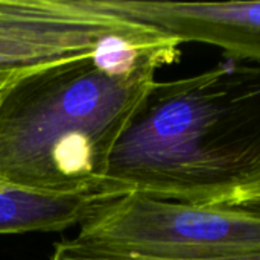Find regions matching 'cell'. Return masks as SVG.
<instances>
[{"instance_id": "5b68a950", "label": "cell", "mask_w": 260, "mask_h": 260, "mask_svg": "<svg viewBox=\"0 0 260 260\" xmlns=\"http://www.w3.org/2000/svg\"><path fill=\"white\" fill-rule=\"evenodd\" d=\"M102 12L154 27L183 43L222 49L229 59L260 64V2L91 0Z\"/></svg>"}, {"instance_id": "7a4b0ae2", "label": "cell", "mask_w": 260, "mask_h": 260, "mask_svg": "<svg viewBox=\"0 0 260 260\" xmlns=\"http://www.w3.org/2000/svg\"><path fill=\"white\" fill-rule=\"evenodd\" d=\"M158 69L134 30L17 75L0 94V181L55 195L105 192L114 145Z\"/></svg>"}, {"instance_id": "3957f363", "label": "cell", "mask_w": 260, "mask_h": 260, "mask_svg": "<svg viewBox=\"0 0 260 260\" xmlns=\"http://www.w3.org/2000/svg\"><path fill=\"white\" fill-rule=\"evenodd\" d=\"M73 239L152 259L235 257L260 251V213L126 193L93 207Z\"/></svg>"}, {"instance_id": "8992f818", "label": "cell", "mask_w": 260, "mask_h": 260, "mask_svg": "<svg viewBox=\"0 0 260 260\" xmlns=\"http://www.w3.org/2000/svg\"><path fill=\"white\" fill-rule=\"evenodd\" d=\"M117 198L105 192L55 195L0 181V235L62 232L79 225L98 204Z\"/></svg>"}, {"instance_id": "52a82bcc", "label": "cell", "mask_w": 260, "mask_h": 260, "mask_svg": "<svg viewBox=\"0 0 260 260\" xmlns=\"http://www.w3.org/2000/svg\"><path fill=\"white\" fill-rule=\"evenodd\" d=\"M50 260H163L145 257L139 254L131 253H122V251H113L101 247L87 245L82 242H78L76 239H69L58 242L53 248V254ZM213 260H260V251L235 256V257H222V259Z\"/></svg>"}, {"instance_id": "ba28073f", "label": "cell", "mask_w": 260, "mask_h": 260, "mask_svg": "<svg viewBox=\"0 0 260 260\" xmlns=\"http://www.w3.org/2000/svg\"><path fill=\"white\" fill-rule=\"evenodd\" d=\"M239 209H244V210H248V212H254V213H260V192L257 195H254L253 198H250L248 201L236 206Z\"/></svg>"}, {"instance_id": "6da1fadb", "label": "cell", "mask_w": 260, "mask_h": 260, "mask_svg": "<svg viewBox=\"0 0 260 260\" xmlns=\"http://www.w3.org/2000/svg\"><path fill=\"white\" fill-rule=\"evenodd\" d=\"M104 190L207 207L260 192V64L154 82L110 155Z\"/></svg>"}, {"instance_id": "9c48e42d", "label": "cell", "mask_w": 260, "mask_h": 260, "mask_svg": "<svg viewBox=\"0 0 260 260\" xmlns=\"http://www.w3.org/2000/svg\"><path fill=\"white\" fill-rule=\"evenodd\" d=\"M17 75H3V73H0V94H2V91L5 90V87L15 78Z\"/></svg>"}, {"instance_id": "277c9868", "label": "cell", "mask_w": 260, "mask_h": 260, "mask_svg": "<svg viewBox=\"0 0 260 260\" xmlns=\"http://www.w3.org/2000/svg\"><path fill=\"white\" fill-rule=\"evenodd\" d=\"M142 26L99 11L91 0H0V73L91 55L108 38Z\"/></svg>"}]
</instances>
